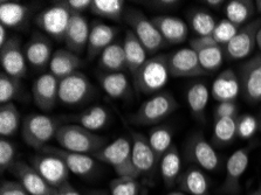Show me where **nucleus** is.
<instances>
[{
    "instance_id": "1",
    "label": "nucleus",
    "mask_w": 261,
    "mask_h": 195,
    "mask_svg": "<svg viewBox=\"0 0 261 195\" xmlns=\"http://www.w3.org/2000/svg\"><path fill=\"white\" fill-rule=\"evenodd\" d=\"M55 141L61 149L92 157L108 144L105 137L79 124H62L59 127Z\"/></svg>"
},
{
    "instance_id": "2",
    "label": "nucleus",
    "mask_w": 261,
    "mask_h": 195,
    "mask_svg": "<svg viewBox=\"0 0 261 195\" xmlns=\"http://www.w3.org/2000/svg\"><path fill=\"white\" fill-rule=\"evenodd\" d=\"M134 86L144 95H155L168 85L170 78L168 57L158 54L150 58L144 65L133 75Z\"/></svg>"
},
{
    "instance_id": "3",
    "label": "nucleus",
    "mask_w": 261,
    "mask_h": 195,
    "mask_svg": "<svg viewBox=\"0 0 261 195\" xmlns=\"http://www.w3.org/2000/svg\"><path fill=\"white\" fill-rule=\"evenodd\" d=\"M61 125L60 119L41 114H31L23 118L21 136L27 145L40 152L43 147H46L55 138Z\"/></svg>"
},
{
    "instance_id": "4",
    "label": "nucleus",
    "mask_w": 261,
    "mask_h": 195,
    "mask_svg": "<svg viewBox=\"0 0 261 195\" xmlns=\"http://www.w3.org/2000/svg\"><path fill=\"white\" fill-rule=\"evenodd\" d=\"M93 157L97 161L112 166L118 177L140 178L133 162V143L128 138L120 137L115 139Z\"/></svg>"
},
{
    "instance_id": "5",
    "label": "nucleus",
    "mask_w": 261,
    "mask_h": 195,
    "mask_svg": "<svg viewBox=\"0 0 261 195\" xmlns=\"http://www.w3.org/2000/svg\"><path fill=\"white\" fill-rule=\"evenodd\" d=\"M178 102L169 91H161L150 97L133 115L132 122L136 125H157L178 109Z\"/></svg>"
},
{
    "instance_id": "6",
    "label": "nucleus",
    "mask_w": 261,
    "mask_h": 195,
    "mask_svg": "<svg viewBox=\"0 0 261 195\" xmlns=\"http://www.w3.org/2000/svg\"><path fill=\"white\" fill-rule=\"evenodd\" d=\"M72 18L68 2H57L47 7L35 18V25L54 40H63Z\"/></svg>"
},
{
    "instance_id": "7",
    "label": "nucleus",
    "mask_w": 261,
    "mask_h": 195,
    "mask_svg": "<svg viewBox=\"0 0 261 195\" xmlns=\"http://www.w3.org/2000/svg\"><path fill=\"white\" fill-rule=\"evenodd\" d=\"M125 21L132 27V31L144 46L148 54H153L167 45L160 31L153 25L151 19H148L141 11L130 9L124 13Z\"/></svg>"
},
{
    "instance_id": "8",
    "label": "nucleus",
    "mask_w": 261,
    "mask_h": 195,
    "mask_svg": "<svg viewBox=\"0 0 261 195\" xmlns=\"http://www.w3.org/2000/svg\"><path fill=\"white\" fill-rule=\"evenodd\" d=\"M94 88L89 78L81 71L65 77L59 85V102L67 106L85 104L93 96Z\"/></svg>"
},
{
    "instance_id": "9",
    "label": "nucleus",
    "mask_w": 261,
    "mask_h": 195,
    "mask_svg": "<svg viewBox=\"0 0 261 195\" xmlns=\"http://www.w3.org/2000/svg\"><path fill=\"white\" fill-rule=\"evenodd\" d=\"M256 146V143H252V145L241 147L233 152L226 161L225 167V179L223 185L220 187V193L225 195H238L240 192V180L246 171L252 150Z\"/></svg>"
},
{
    "instance_id": "10",
    "label": "nucleus",
    "mask_w": 261,
    "mask_h": 195,
    "mask_svg": "<svg viewBox=\"0 0 261 195\" xmlns=\"http://www.w3.org/2000/svg\"><path fill=\"white\" fill-rule=\"evenodd\" d=\"M185 153L193 166L208 172H217L221 166L219 154L201 133H193L188 139Z\"/></svg>"
},
{
    "instance_id": "11",
    "label": "nucleus",
    "mask_w": 261,
    "mask_h": 195,
    "mask_svg": "<svg viewBox=\"0 0 261 195\" xmlns=\"http://www.w3.org/2000/svg\"><path fill=\"white\" fill-rule=\"evenodd\" d=\"M261 29V18L252 20L240 27L238 33L224 47L225 59L230 61L244 60L253 53L256 46V35Z\"/></svg>"
},
{
    "instance_id": "12",
    "label": "nucleus",
    "mask_w": 261,
    "mask_h": 195,
    "mask_svg": "<svg viewBox=\"0 0 261 195\" xmlns=\"http://www.w3.org/2000/svg\"><path fill=\"white\" fill-rule=\"evenodd\" d=\"M240 93L248 103H261V53L239 67Z\"/></svg>"
},
{
    "instance_id": "13",
    "label": "nucleus",
    "mask_w": 261,
    "mask_h": 195,
    "mask_svg": "<svg viewBox=\"0 0 261 195\" xmlns=\"http://www.w3.org/2000/svg\"><path fill=\"white\" fill-rule=\"evenodd\" d=\"M31 165L45 179L47 184L55 189L69 182L68 167L58 157L40 153L31 158Z\"/></svg>"
},
{
    "instance_id": "14",
    "label": "nucleus",
    "mask_w": 261,
    "mask_h": 195,
    "mask_svg": "<svg viewBox=\"0 0 261 195\" xmlns=\"http://www.w3.org/2000/svg\"><path fill=\"white\" fill-rule=\"evenodd\" d=\"M40 153L49 154V156H54L61 159L65 162V165L68 167L69 172L81 178L93 176L97 169V160L94 157L82 153L70 152V151H67L58 146L47 145L40 151Z\"/></svg>"
},
{
    "instance_id": "15",
    "label": "nucleus",
    "mask_w": 261,
    "mask_h": 195,
    "mask_svg": "<svg viewBox=\"0 0 261 195\" xmlns=\"http://www.w3.org/2000/svg\"><path fill=\"white\" fill-rule=\"evenodd\" d=\"M190 48L196 51L201 68L207 75L216 73L223 66L225 59L224 47L219 46L210 37H197L190 41Z\"/></svg>"
},
{
    "instance_id": "16",
    "label": "nucleus",
    "mask_w": 261,
    "mask_h": 195,
    "mask_svg": "<svg viewBox=\"0 0 261 195\" xmlns=\"http://www.w3.org/2000/svg\"><path fill=\"white\" fill-rule=\"evenodd\" d=\"M170 76L176 78L206 76L198 57L192 48H180L168 57Z\"/></svg>"
},
{
    "instance_id": "17",
    "label": "nucleus",
    "mask_w": 261,
    "mask_h": 195,
    "mask_svg": "<svg viewBox=\"0 0 261 195\" xmlns=\"http://www.w3.org/2000/svg\"><path fill=\"white\" fill-rule=\"evenodd\" d=\"M0 62L6 74L15 78H22L27 73V61L21 40L18 37L7 39L5 45L0 47Z\"/></svg>"
},
{
    "instance_id": "18",
    "label": "nucleus",
    "mask_w": 261,
    "mask_h": 195,
    "mask_svg": "<svg viewBox=\"0 0 261 195\" xmlns=\"http://www.w3.org/2000/svg\"><path fill=\"white\" fill-rule=\"evenodd\" d=\"M9 171L31 195H53L58 190L47 184L38 171L25 161L17 160Z\"/></svg>"
},
{
    "instance_id": "19",
    "label": "nucleus",
    "mask_w": 261,
    "mask_h": 195,
    "mask_svg": "<svg viewBox=\"0 0 261 195\" xmlns=\"http://www.w3.org/2000/svg\"><path fill=\"white\" fill-rule=\"evenodd\" d=\"M133 162L138 177H151L155 173L158 161L150 146L148 137L133 132Z\"/></svg>"
},
{
    "instance_id": "20",
    "label": "nucleus",
    "mask_w": 261,
    "mask_h": 195,
    "mask_svg": "<svg viewBox=\"0 0 261 195\" xmlns=\"http://www.w3.org/2000/svg\"><path fill=\"white\" fill-rule=\"evenodd\" d=\"M59 85L60 79L50 73L43 74L35 78L32 86L33 101L39 109L42 111H50L54 109L59 101Z\"/></svg>"
},
{
    "instance_id": "21",
    "label": "nucleus",
    "mask_w": 261,
    "mask_h": 195,
    "mask_svg": "<svg viewBox=\"0 0 261 195\" xmlns=\"http://www.w3.org/2000/svg\"><path fill=\"white\" fill-rule=\"evenodd\" d=\"M27 63L34 69L46 68L53 58V47L49 39L41 33H33L23 47Z\"/></svg>"
},
{
    "instance_id": "22",
    "label": "nucleus",
    "mask_w": 261,
    "mask_h": 195,
    "mask_svg": "<svg viewBox=\"0 0 261 195\" xmlns=\"http://www.w3.org/2000/svg\"><path fill=\"white\" fill-rule=\"evenodd\" d=\"M90 34V27L84 14H73L70 18L69 25L67 27L65 41L67 49L72 53L80 55L87 50Z\"/></svg>"
},
{
    "instance_id": "23",
    "label": "nucleus",
    "mask_w": 261,
    "mask_h": 195,
    "mask_svg": "<svg viewBox=\"0 0 261 195\" xmlns=\"http://www.w3.org/2000/svg\"><path fill=\"white\" fill-rule=\"evenodd\" d=\"M118 33L116 27L107 25L101 21H94L90 27V34L87 46V59L94 60L100 58L106 48L115 42V38Z\"/></svg>"
},
{
    "instance_id": "24",
    "label": "nucleus",
    "mask_w": 261,
    "mask_h": 195,
    "mask_svg": "<svg viewBox=\"0 0 261 195\" xmlns=\"http://www.w3.org/2000/svg\"><path fill=\"white\" fill-rule=\"evenodd\" d=\"M165 42L170 45H179L188 39V23L172 15H157L151 19Z\"/></svg>"
},
{
    "instance_id": "25",
    "label": "nucleus",
    "mask_w": 261,
    "mask_h": 195,
    "mask_svg": "<svg viewBox=\"0 0 261 195\" xmlns=\"http://www.w3.org/2000/svg\"><path fill=\"white\" fill-rule=\"evenodd\" d=\"M212 97L217 102H236L240 94V82L238 74L228 68L221 71L212 85Z\"/></svg>"
},
{
    "instance_id": "26",
    "label": "nucleus",
    "mask_w": 261,
    "mask_h": 195,
    "mask_svg": "<svg viewBox=\"0 0 261 195\" xmlns=\"http://www.w3.org/2000/svg\"><path fill=\"white\" fill-rule=\"evenodd\" d=\"M178 187L181 192L190 195H210V182L203 170L191 166L180 174Z\"/></svg>"
},
{
    "instance_id": "27",
    "label": "nucleus",
    "mask_w": 261,
    "mask_h": 195,
    "mask_svg": "<svg viewBox=\"0 0 261 195\" xmlns=\"http://www.w3.org/2000/svg\"><path fill=\"white\" fill-rule=\"evenodd\" d=\"M82 60L79 55L68 49H58L54 51L49 63V73L61 81L69 75L79 71Z\"/></svg>"
},
{
    "instance_id": "28",
    "label": "nucleus",
    "mask_w": 261,
    "mask_h": 195,
    "mask_svg": "<svg viewBox=\"0 0 261 195\" xmlns=\"http://www.w3.org/2000/svg\"><path fill=\"white\" fill-rule=\"evenodd\" d=\"M72 121L73 124H79L90 131H98L105 129L110 119V114L107 107L102 105H94L85 110L84 113L66 118Z\"/></svg>"
},
{
    "instance_id": "29",
    "label": "nucleus",
    "mask_w": 261,
    "mask_h": 195,
    "mask_svg": "<svg viewBox=\"0 0 261 195\" xmlns=\"http://www.w3.org/2000/svg\"><path fill=\"white\" fill-rule=\"evenodd\" d=\"M32 11L29 6L17 2L0 3V23L6 29H19L25 25Z\"/></svg>"
},
{
    "instance_id": "30",
    "label": "nucleus",
    "mask_w": 261,
    "mask_h": 195,
    "mask_svg": "<svg viewBox=\"0 0 261 195\" xmlns=\"http://www.w3.org/2000/svg\"><path fill=\"white\" fill-rule=\"evenodd\" d=\"M123 47L126 59V67L132 75H135L136 71L144 65L146 61V54L148 51L142 45V42L134 34V32L126 31L125 37L123 39Z\"/></svg>"
},
{
    "instance_id": "31",
    "label": "nucleus",
    "mask_w": 261,
    "mask_h": 195,
    "mask_svg": "<svg viewBox=\"0 0 261 195\" xmlns=\"http://www.w3.org/2000/svg\"><path fill=\"white\" fill-rule=\"evenodd\" d=\"M98 79L101 88L114 99L126 98L132 94V86L124 73H103Z\"/></svg>"
},
{
    "instance_id": "32",
    "label": "nucleus",
    "mask_w": 261,
    "mask_h": 195,
    "mask_svg": "<svg viewBox=\"0 0 261 195\" xmlns=\"http://www.w3.org/2000/svg\"><path fill=\"white\" fill-rule=\"evenodd\" d=\"M98 65L105 73H123L128 70L123 41H115L98 58Z\"/></svg>"
},
{
    "instance_id": "33",
    "label": "nucleus",
    "mask_w": 261,
    "mask_h": 195,
    "mask_svg": "<svg viewBox=\"0 0 261 195\" xmlns=\"http://www.w3.org/2000/svg\"><path fill=\"white\" fill-rule=\"evenodd\" d=\"M180 167L181 160L179 151H178L176 145H172L160 161L162 179H163L164 185L169 188H172L173 186L178 184V179L181 174Z\"/></svg>"
},
{
    "instance_id": "34",
    "label": "nucleus",
    "mask_w": 261,
    "mask_h": 195,
    "mask_svg": "<svg viewBox=\"0 0 261 195\" xmlns=\"http://www.w3.org/2000/svg\"><path fill=\"white\" fill-rule=\"evenodd\" d=\"M255 3L251 0H231L226 4L225 13L227 20L238 27H243L250 22L255 13Z\"/></svg>"
},
{
    "instance_id": "35",
    "label": "nucleus",
    "mask_w": 261,
    "mask_h": 195,
    "mask_svg": "<svg viewBox=\"0 0 261 195\" xmlns=\"http://www.w3.org/2000/svg\"><path fill=\"white\" fill-rule=\"evenodd\" d=\"M187 101L192 116L203 121L205 109L208 103V89L206 85L197 82L190 86L187 93Z\"/></svg>"
},
{
    "instance_id": "36",
    "label": "nucleus",
    "mask_w": 261,
    "mask_h": 195,
    "mask_svg": "<svg viewBox=\"0 0 261 195\" xmlns=\"http://www.w3.org/2000/svg\"><path fill=\"white\" fill-rule=\"evenodd\" d=\"M237 121L238 116L220 118L215 121L212 132V143L217 147H223L234 141L238 137L237 133Z\"/></svg>"
},
{
    "instance_id": "37",
    "label": "nucleus",
    "mask_w": 261,
    "mask_h": 195,
    "mask_svg": "<svg viewBox=\"0 0 261 195\" xmlns=\"http://www.w3.org/2000/svg\"><path fill=\"white\" fill-rule=\"evenodd\" d=\"M188 20L192 31L200 38L210 37L217 26L215 17L210 12L201 9L190 11L188 14Z\"/></svg>"
},
{
    "instance_id": "38",
    "label": "nucleus",
    "mask_w": 261,
    "mask_h": 195,
    "mask_svg": "<svg viewBox=\"0 0 261 195\" xmlns=\"http://www.w3.org/2000/svg\"><path fill=\"white\" fill-rule=\"evenodd\" d=\"M20 126V113L14 103H5L0 106V134L2 138L17 133Z\"/></svg>"
},
{
    "instance_id": "39",
    "label": "nucleus",
    "mask_w": 261,
    "mask_h": 195,
    "mask_svg": "<svg viewBox=\"0 0 261 195\" xmlns=\"http://www.w3.org/2000/svg\"><path fill=\"white\" fill-rule=\"evenodd\" d=\"M150 146L155 153L156 159L160 165L162 157L168 152L172 144V131L168 126H155L149 133Z\"/></svg>"
},
{
    "instance_id": "40",
    "label": "nucleus",
    "mask_w": 261,
    "mask_h": 195,
    "mask_svg": "<svg viewBox=\"0 0 261 195\" xmlns=\"http://www.w3.org/2000/svg\"><path fill=\"white\" fill-rule=\"evenodd\" d=\"M123 0H93L90 12L98 17L120 21L124 15Z\"/></svg>"
},
{
    "instance_id": "41",
    "label": "nucleus",
    "mask_w": 261,
    "mask_h": 195,
    "mask_svg": "<svg viewBox=\"0 0 261 195\" xmlns=\"http://www.w3.org/2000/svg\"><path fill=\"white\" fill-rule=\"evenodd\" d=\"M22 91V85L20 79L10 76L5 71L0 74V103L12 102V99L17 98Z\"/></svg>"
},
{
    "instance_id": "42",
    "label": "nucleus",
    "mask_w": 261,
    "mask_h": 195,
    "mask_svg": "<svg viewBox=\"0 0 261 195\" xmlns=\"http://www.w3.org/2000/svg\"><path fill=\"white\" fill-rule=\"evenodd\" d=\"M110 195H138L141 185L137 178L117 177L109 185Z\"/></svg>"
},
{
    "instance_id": "43",
    "label": "nucleus",
    "mask_w": 261,
    "mask_h": 195,
    "mask_svg": "<svg viewBox=\"0 0 261 195\" xmlns=\"http://www.w3.org/2000/svg\"><path fill=\"white\" fill-rule=\"evenodd\" d=\"M239 29L240 27L234 25L230 20L223 19L217 22V26L215 31H213V33L211 34V37L219 46L225 47L234 38V35L238 33Z\"/></svg>"
},
{
    "instance_id": "44",
    "label": "nucleus",
    "mask_w": 261,
    "mask_h": 195,
    "mask_svg": "<svg viewBox=\"0 0 261 195\" xmlns=\"http://www.w3.org/2000/svg\"><path fill=\"white\" fill-rule=\"evenodd\" d=\"M259 129V122L252 115H241L237 121V133L241 139H250Z\"/></svg>"
},
{
    "instance_id": "45",
    "label": "nucleus",
    "mask_w": 261,
    "mask_h": 195,
    "mask_svg": "<svg viewBox=\"0 0 261 195\" xmlns=\"http://www.w3.org/2000/svg\"><path fill=\"white\" fill-rule=\"evenodd\" d=\"M15 153H17V149L13 143L5 138L0 139V170L2 172L9 171L11 166L17 161Z\"/></svg>"
},
{
    "instance_id": "46",
    "label": "nucleus",
    "mask_w": 261,
    "mask_h": 195,
    "mask_svg": "<svg viewBox=\"0 0 261 195\" xmlns=\"http://www.w3.org/2000/svg\"><path fill=\"white\" fill-rule=\"evenodd\" d=\"M238 115V105L236 102H223L219 103L215 110V121L220 118L236 117Z\"/></svg>"
},
{
    "instance_id": "47",
    "label": "nucleus",
    "mask_w": 261,
    "mask_h": 195,
    "mask_svg": "<svg viewBox=\"0 0 261 195\" xmlns=\"http://www.w3.org/2000/svg\"><path fill=\"white\" fill-rule=\"evenodd\" d=\"M0 195H31L20 182L4 180L0 185Z\"/></svg>"
},
{
    "instance_id": "48",
    "label": "nucleus",
    "mask_w": 261,
    "mask_h": 195,
    "mask_svg": "<svg viewBox=\"0 0 261 195\" xmlns=\"http://www.w3.org/2000/svg\"><path fill=\"white\" fill-rule=\"evenodd\" d=\"M93 0H68L69 9L73 14H82L85 11L90 10Z\"/></svg>"
},
{
    "instance_id": "49",
    "label": "nucleus",
    "mask_w": 261,
    "mask_h": 195,
    "mask_svg": "<svg viewBox=\"0 0 261 195\" xmlns=\"http://www.w3.org/2000/svg\"><path fill=\"white\" fill-rule=\"evenodd\" d=\"M150 5L157 7V9H164L169 10L172 9V7H176L179 5L180 2H176V0H163V2H149Z\"/></svg>"
},
{
    "instance_id": "50",
    "label": "nucleus",
    "mask_w": 261,
    "mask_h": 195,
    "mask_svg": "<svg viewBox=\"0 0 261 195\" xmlns=\"http://www.w3.org/2000/svg\"><path fill=\"white\" fill-rule=\"evenodd\" d=\"M58 192L59 195H81L72 185H70V182H67L66 185L61 186L60 188L58 189Z\"/></svg>"
},
{
    "instance_id": "51",
    "label": "nucleus",
    "mask_w": 261,
    "mask_h": 195,
    "mask_svg": "<svg viewBox=\"0 0 261 195\" xmlns=\"http://www.w3.org/2000/svg\"><path fill=\"white\" fill-rule=\"evenodd\" d=\"M204 4H206V5L208 7H211V9L219 10L220 7H223L225 2H223V0H206V2H204Z\"/></svg>"
},
{
    "instance_id": "52",
    "label": "nucleus",
    "mask_w": 261,
    "mask_h": 195,
    "mask_svg": "<svg viewBox=\"0 0 261 195\" xmlns=\"http://www.w3.org/2000/svg\"><path fill=\"white\" fill-rule=\"evenodd\" d=\"M7 32H6V27L0 23V47L5 45V42L7 41Z\"/></svg>"
},
{
    "instance_id": "53",
    "label": "nucleus",
    "mask_w": 261,
    "mask_h": 195,
    "mask_svg": "<svg viewBox=\"0 0 261 195\" xmlns=\"http://www.w3.org/2000/svg\"><path fill=\"white\" fill-rule=\"evenodd\" d=\"M86 195H110L108 193L103 192V190H100V189H93V190H88Z\"/></svg>"
},
{
    "instance_id": "54",
    "label": "nucleus",
    "mask_w": 261,
    "mask_h": 195,
    "mask_svg": "<svg viewBox=\"0 0 261 195\" xmlns=\"http://www.w3.org/2000/svg\"><path fill=\"white\" fill-rule=\"evenodd\" d=\"M256 46H258V48L261 51V29L258 32V35H256Z\"/></svg>"
},
{
    "instance_id": "55",
    "label": "nucleus",
    "mask_w": 261,
    "mask_h": 195,
    "mask_svg": "<svg viewBox=\"0 0 261 195\" xmlns=\"http://www.w3.org/2000/svg\"><path fill=\"white\" fill-rule=\"evenodd\" d=\"M255 7H256V10H258L259 13H261V0H256Z\"/></svg>"
},
{
    "instance_id": "56",
    "label": "nucleus",
    "mask_w": 261,
    "mask_h": 195,
    "mask_svg": "<svg viewBox=\"0 0 261 195\" xmlns=\"http://www.w3.org/2000/svg\"><path fill=\"white\" fill-rule=\"evenodd\" d=\"M250 195H261V187H259V188H258V189H255V190H254V192H253V193H251Z\"/></svg>"
},
{
    "instance_id": "57",
    "label": "nucleus",
    "mask_w": 261,
    "mask_h": 195,
    "mask_svg": "<svg viewBox=\"0 0 261 195\" xmlns=\"http://www.w3.org/2000/svg\"><path fill=\"white\" fill-rule=\"evenodd\" d=\"M168 195H185V193H183V192H171V193H169Z\"/></svg>"
},
{
    "instance_id": "58",
    "label": "nucleus",
    "mask_w": 261,
    "mask_h": 195,
    "mask_svg": "<svg viewBox=\"0 0 261 195\" xmlns=\"http://www.w3.org/2000/svg\"><path fill=\"white\" fill-rule=\"evenodd\" d=\"M259 127H260V130H261V117H260V121H259Z\"/></svg>"
},
{
    "instance_id": "59",
    "label": "nucleus",
    "mask_w": 261,
    "mask_h": 195,
    "mask_svg": "<svg viewBox=\"0 0 261 195\" xmlns=\"http://www.w3.org/2000/svg\"><path fill=\"white\" fill-rule=\"evenodd\" d=\"M53 195H59V192H58V190H57V192H55Z\"/></svg>"
}]
</instances>
